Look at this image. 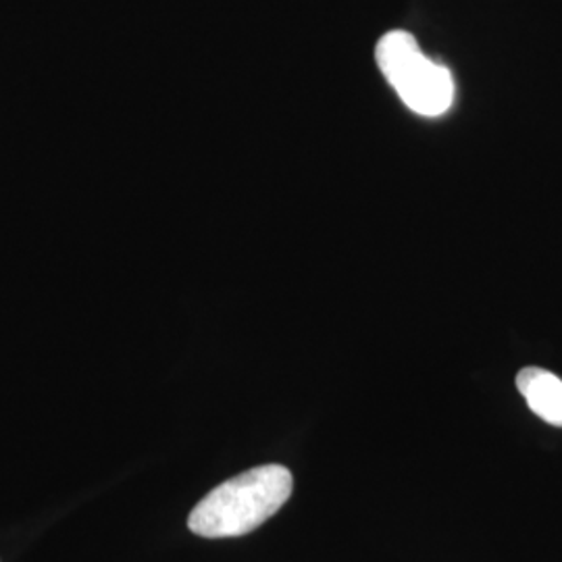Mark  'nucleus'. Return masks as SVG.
Listing matches in <instances>:
<instances>
[{
    "label": "nucleus",
    "instance_id": "f257e3e1",
    "mask_svg": "<svg viewBox=\"0 0 562 562\" xmlns=\"http://www.w3.org/2000/svg\"><path fill=\"white\" fill-rule=\"evenodd\" d=\"M292 471L262 464L217 485L190 513L188 527L206 540L240 538L269 521L290 501Z\"/></svg>",
    "mask_w": 562,
    "mask_h": 562
},
{
    "label": "nucleus",
    "instance_id": "f03ea898",
    "mask_svg": "<svg viewBox=\"0 0 562 562\" xmlns=\"http://www.w3.org/2000/svg\"><path fill=\"white\" fill-rule=\"evenodd\" d=\"M375 60L401 101L423 117L443 115L454 102V80L448 67L423 55L413 34L387 32L375 48Z\"/></svg>",
    "mask_w": 562,
    "mask_h": 562
},
{
    "label": "nucleus",
    "instance_id": "7ed1b4c3",
    "mask_svg": "<svg viewBox=\"0 0 562 562\" xmlns=\"http://www.w3.org/2000/svg\"><path fill=\"white\" fill-rule=\"evenodd\" d=\"M517 387L527 402V406L542 419L554 427H562V380L554 373L527 367L517 375Z\"/></svg>",
    "mask_w": 562,
    "mask_h": 562
}]
</instances>
